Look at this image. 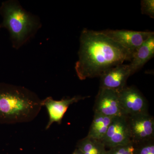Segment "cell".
Wrapping results in <instances>:
<instances>
[{"mask_svg":"<svg viewBox=\"0 0 154 154\" xmlns=\"http://www.w3.org/2000/svg\"><path fill=\"white\" fill-rule=\"evenodd\" d=\"M75 65L81 80L100 77L109 69L131 61L132 54L101 31L83 29Z\"/></svg>","mask_w":154,"mask_h":154,"instance_id":"6da1fadb","label":"cell"},{"mask_svg":"<svg viewBox=\"0 0 154 154\" xmlns=\"http://www.w3.org/2000/svg\"><path fill=\"white\" fill-rule=\"evenodd\" d=\"M42 100L23 86L0 83V123L14 124L33 121L41 110Z\"/></svg>","mask_w":154,"mask_h":154,"instance_id":"7a4b0ae2","label":"cell"},{"mask_svg":"<svg viewBox=\"0 0 154 154\" xmlns=\"http://www.w3.org/2000/svg\"><path fill=\"white\" fill-rule=\"evenodd\" d=\"M0 14L2 18L0 28L8 30L12 46L16 49L28 42L42 27L38 17L26 11L16 0L3 2Z\"/></svg>","mask_w":154,"mask_h":154,"instance_id":"3957f363","label":"cell"},{"mask_svg":"<svg viewBox=\"0 0 154 154\" xmlns=\"http://www.w3.org/2000/svg\"><path fill=\"white\" fill-rule=\"evenodd\" d=\"M127 116L131 141L139 144L154 139V119L149 112Z\"/></svg>","mask_w":154,"mask_h":154,"instance_id":"277c9868","label":"cell"},{"mask_svg":"<svg viewBox=\"0 0 154 154\" xmlns=\"http://www.w3.org/2000/svg\"><path fill=\"white\" fill-rule=\"evenodd\" d=\"M118 94L123 115L128 116L148 112L146 100L137 88L126 86Z\"/></svg>","mask_w":154,"mask_h":154,"instance_id":"5b68a950","label":"cell"},{"mask_svg":"<svg viewBox=\"0 0 154 154\" xmlns=\"http://www.w3.org/2000/svg\"><path fill=\"white\" fill-rule=\"evenodd\" d=\"M102 33L121 45L131 54L143 44L154 32L126 30H107L101 31Z\"/></svg>","mask_w":154,"mask_h":154,"instance_id":"8992f818","label":"cell"},{"mask_svg":"<svg viewBox=\"0 0 154 154\" xmlns=\"http://www.w3.org/2000/svg\"><path fill=\"white\" fill-rule=\"evenodd\" d=\"M102 141L105 147L108 149L124 145L131 142L126 116L113 118Z\"/></svg>","mask_w":154,"mask_h":154,"instance_id":"52a82bcc","label":"cell"},{"mask_svg":"<svg viewBox=\"0 0 154 154\" xmlns=\"http://www.w3.org/2000/svg\"><path fill=\"white\" fill-rule=\"evenodd\" d=\"M94 113L115 117L122 114L118 92L99 88L94 107Z\"/></svg>","mask_w":154,"mask_h":154,"instance_id":"ba28073f","label":"cell"},{"mask_svg":"<svg viewBox=\"0 0 154 154\" xmlns=\"http://www.w3.org/2000/svg\"><path fill=\"white\" fill-rule=\"evenodd\" d=\"M87 98H88V96H75L72 98H63L60 100H55L49 96L42 100V106L46 107L49 116V120L45 129H49L54 122L60 124L69 106Z\"/></svg>","mask_w":154,"mask_h":154,"instance_id":"9c48e42d","label":"cell"},{"mask_svg":"<svg viewBox=\"0 0 154 154\" xmlns=\"http://www.w3.org/2000/svg\"><path fill=\"white\" fill-rule=\"evenodd\" d=\"M131 75L129 65H119L109 69L99 77L100 88L118 92L127 86V81Z\"/></svg>","mask_w":154,"mask_h":154,"instance_id":"30bf717a","label":"cell"},{"mask_svg":"<svg viewBox=\"0 0 154 154\" xmlns=\"http://www.w3.org/2000/svg\"><path fill=\"white\" fill-rule=\"evenodd\" d=\"M154 55V34L141 45L133 54L129 64L131 75L143 66Z\"/></svg>","mask_w":154,"mask_h":154,"instance_id":"8fae6325","label":"cell"},{"mask_svg":"<svg viewBox=\"0 0 154 154\" xmlns=\"http://www.w3.org/2000/svg\"><path fill=\"white\" fill-rule=\"evenodd\" d=\"M113 118L94 113V119L87 136L102 141Z\"/></svg>","mask_w":154,"mask_h":154,"instance_id":"7c38bea8","label":"cell"},{"mask_svg":"<svg viewBox=\"0 0 154 154\" xmlns=\"http://www.w3.org/2000/svg\"><path fill=\"white\" fill-rule=\"evenodd\" d=\"M76 148L83 154H106V148L102 141L87 136L77 142Z\"/></svg>","mask_w":154,"mask_h":154,"instance_id":"4fadbf2b","label":"cell"},{"mask_svg":"<svg viewBox=\"0 0 154 154\" xmlns=\"http://www.w3.org/2000/svg\"><path fill=\"white\" fill-rule=\"evenodd\" d=\"M137 144L133 142L124 145L117 146L109 149L106 154H134Z\"/></svg>","mask_w":154,"mask_h":154,"instance_id":"5bb4252c","label":"cell"},{"mask_svg":"<svg viewBox=\"0 0 154 154\" xmlns=\"http://www.w3.org/2000/svg\"><path fill=\"white\" fill-rule=\"evenodd\" d=\"M134 154H154V139L137 144Z\"/></svg>","mask_w":154,"mask_h":154,"instance_id":"9a60e30c","label":"cell"},{"mask_svg":"<svg viewBox=\"0 0 154 154\" xmlns=\"http://www.w3.org/2000/svg\"><path fill=\"white\" fill-rule=\"evenodd\" d=\"M141 7L142 14L147 15L152 19H154V0H143L141 2Z\"/></svg>","mask_w":154,"mask_h":154,"instance_id":"2e32d148","label":"cell"},{"mask_svg":"<svg viewBox=\"0 0 154 154\" xmlns=\"http://www.w3.org/2000/svg\"><path fill=\"white\" fill-rule=\"evenodd\" d=\"M72 154H83L82 153V152L79 149H76L72 153Z\"/></svg>","mask_w":154,"mask_h":154,"instance_id":"e0dca14e","label":"cell"},{"mask_svg":"<svg viewBox=\"0 0 154 154\" xmlns=\"http://www.w3.org/2000/svg\"><path fill=\"white\" fill-rule=\"evenodd\" d=\"M1 28H0V30H1Z\"/></svg>","mask_w":154,"mask_h":154,"instance_id":"ac0fdd59","label":"cell"}]
</instances>
